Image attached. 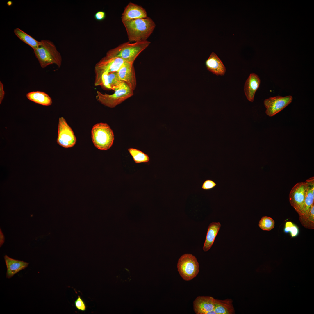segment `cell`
<instances>
[{
    "label": "cell",
    "mask_w": 314,
    "mask_h": 314,
    "mask_svg": "<svg viewBox=\"0 0 314 314\" xmlns=\"http://www.w3.org/2000/svg\"><path fill=\"white\" fill-rule=\"evenodd\" d=\"M299 216L300 221L303 226L310 229H314V204L307 213Z\"/></svg>",
    "instance_id": "7402d4cb"
},
{
    "label": "cell",
    "mask_w": 314,
    "mask_h": 314,
    "mask_svg": "<svg viewBox=\"0 0 314 314\" xmlns=\"http://www.w3.org/2000/svg\"><path fill=\"white\" fill-rule=\"evenodd\" d=\"M108 77L109 84L112 90L113 88L119 85L121 81L119 80L118 77L117 72L109 73Z\"/></svg>",
    "instance_id": "484cf974"
},
{
    "label": "cell",
    "mask_w": 314,
    "mask_h": 314,
    "mask_svg": "<svg viewBox=\"0 0 314 314\" xmlns=\"http://www.w3.org/2000/svg\"><path fill=\"white\" fill-rule=\"evenodd\" d=\"M106 14L105 12L102 11H99L97 12L95 14L94 17L95 19L97 21H101L104 20L106 18Z\"/></svg>",
    "instance_id": "f546056e"
},
{
    "label": "cell",
    "mask_w": 314,
    "mask_h": 314,
    "mask_svg": "<svg viewBox=\"0 0 314 314\" xmlns=\"http://www.w3.org/2000/svg\"><path fill=\"white\" fill-rule=\"evenodd\" d=\"M307 190V186L305 182H300L293 187L290 193V203L298 214L303 209Z\"/></svg>",
    "instance_id": "30bf717a"
},
{
    "label": "cell",
    "mask_w": 314,
    "mask_h": 314,
    "mask_svg": "<svg viewBox=\"0 0 314 314\" xmlns=\"http://www.w3.org/2000/svg\"><path fill=\"white\" fill-rule=\"evenodd\" d=\"M124 62L123 60L118 58L106 56L103 57L94 67V86H101L102 76L104 73L117 72Z\"/></svg>",
    "instance_id": "8992f818"
},
{
    "label": "cell",
    "mask_w": 314,
    "mask_h": 314,
    "mask_svg": "<svg viewBox=\"0 0 314 314\" xmlns=\"http://www.w3.org/2000/svg\"><path fill=\"white\" fill-rule=\"evenodd\" d=\"M193 307L196 314H216L214 310V298L212 297H197L193 302Z\"/></svg>",
    "instance_id": "7c38bea8"
},
{
    "label": "cell",
    "mask_w": 314,
    "mask_h": 314,
    "mask_svg": "<svg viewBox=\"0 0 314 314\" xmlns=\"http://www.w3.org/2000/svg\"><path fill=\"white\" fill-rule=\"evenodd\" d=\"M9 2H10V3H9V1H8V2H7V4H8V5H11V4H12V2H11V1H9Z\"/></svg>",
    "instance_id": "d6a6232c"
},
{
    "label": "cell",
    "mask_w": 314,
    "mask_h": 314,
    "mask_svg": "<svg viewBox=\"0 0 314 314\" xmlns=\"http://www.w3.org/2000/svg\"><path fill=\"white\" fill-rule=\"evenodd\" d=\"M34 53L41 67L54 64L59 68L61 66L62 57L55 45L49 40H42Z\"/></svg>",
    "instance_id": "7a4b0ae2"
},
{
    "label": "cell",
    "mask_w": 314,
    "mask_h": 314,
    "mask_svg": "<svg viewBox=\"0 0 314 314\" xmlns=\"http://www.w3.org/2000/svg\"><path fill=\"white\" fill-rule=\"evenodd\" d=\"M199 264L195 256L190 254L181 256L177 264L178 271L181 277L185 281L192 280L199 272Z\"/></svg>",
    "instance_id": "52a82bcc"
},
{
    "label": "cell",
    "mask_w": 314,
    "mask_h": 314,
    "mask_svg": "<svg viewBox=\"0 0 314 314\" xmlns=\"http://www.w3.org/2000/svg\"><path fill=\"white\" fill-rule=\"evenodd\" d=\"M221 226L219 222H213L209 225L203 247V250L204 252L207 251L211 247Z\"/></svg>",
    "instance_id": "d6986e66"
},
{
    "label": "cell",
    "mask_w": 314,
    "mask_h": 314,
    "mask_svg": "<svg viewBox=\"0 0 314 314\" xmlns=\"http://www.w3.org/2000/svg\"><path fill=\"white\" fill-rule=\"evenodd\" d=\"M231 299L220 300L214 299V310L216 314H234L235 313Z\"/></svg>",
    "instance_id": "ac0fdd59"
},
{
    "label": "cell",
    "mask_w": 314,
    "mask_h": 314,
    "mask_svg": "<svg viewBox=\"0 0 314 314\" xmlns=\"http://www.w3.org/2000/svg\"><path fill=\"white\" fill-rule=\"evenodd\" d=\"M26 96L30 100L42 105L49 106L52 103L51 97L44 92L40 91L31 92L27 93Z\"/></svg>",
    "instance_id": "ffe728a7"
},
{
    "label": "cell",
    "mask_w": 314,
    "mask_h": 314,
    "mask_svg": "<svg viewBox=\"0 0 314 314\" xmlns=\"http://www.w3.org/2000/svg\"><path fill=\"white\" fill-rule=\"evenodd\" d=\"M108 72H106L103 74L101 86L104 89L106 90H112L109 83L108 77Z\"/></svg>",
    "instance_id": "4316f807"
},
{
    "label": "cell",
    "mask_w": 314,
    "mask_h": 314,
    "mask_svg": "<svg viewBox=\"0 0 314 314\" xmlns=\"http://www.w3.org/2000/svg\"><path fill=\"white\" fill-rule=\"evenodd\" d=\"M207 69L213 74L217 75L223 76L226 72V69L223 63L217 56L212 52L205 62Z\"/></svg>",
    "instance_id": "2e32d148"
},
{
    "label": "cell",
    "mask_w": 314,
    "mask_h": 314,
    "mask_svg": "<svg viewBox=\"0 0 314 314\" xmlns=\"http://www.w3.org/2000/svg\"><path fill=\"white\" fill-rule=\"evenodd\" d=\"M75 305L77 309L82 311H85L86 309V306L85 302L78 296L77 299L75 301Z\"/></svg>",
    "instance_id": "83f0119b"
},
{
    "label": "cell",
    "mask_w": 314,
    "mask_h": 314,
    "mask_svg": "<svg viewBox=\"0 0 314 314\" xmlns=\"http://www.w3.org/2000/svg\"><path fill=\"white\" fill-rule=\"evenodd\" d=\"M292 99L291 95L276 96L265 99L264 104L266 108V113L270 117L274 115L290 104Z\"/></svg>",
    "instance_id": "9c48e42d"
},
{
    "label": "cell",
    "mask_w": 314,
    "mask_h": 314,
    "mask_svg": "<svg viewBox=\"0 0 314 314\" xmlns=\"http://www.w3.org/2000/svg\"><path fill=\"white\" fill-rule=\"evenodd\" d=\"M114 93L111 94H103L97 91V100L103 105L113 108L120 104L133 94V91L124 81H121L119 85L113 88Z\"/></svg>",
    "instance_id": "277c9868"
},
{
    "label": "cell",
    "mask_w": 314,
    "mask_h": 314,
    "mask_svg": "<svg viewBox=\"0 0 314 314\" xmlns=\"http://www.w3.org/2000/svg\"><path fill=\"white\" fill-rule=\"evenodd\" d=\"M148 40L124 43L108 50L106 56L120 58L124 61L134 63L138 56L150 44Z\"/></svg>",
    "instance_id": "3957f363"
},
{
    "label": "cell",
    "mask_w": 314,
    "mask_h": 314,
    "mask_svg": "<svg viewBox=\"0 0 314 314\" xmlns=\"http://www.w3.org/2000/svg\"><path fill=\"white\" fill-rule=\"evenodd\" d=\"M122 22L126 28L129 42H130L147 40L156 26L153 20L148 16L145 18Z\"/></svg>",
    "instance_id": "6da1fadb"
},
{
    "label": "cell",
    "mask_w": 314,
    "mask_h": 314,
    "mask_svg": "<svg viewBox=\"0 0 314 314\" xmlns=\"http://www.w3.org/2000/svg\"><path fill=\"white\" fill-rule=\"evenodd\" d=\"M216 185V183L213 181L211 179H207L203 183L201 188L204 190H210L214 188Z\"/></svg>",
    "instance_id": "f1b7e54d"
},
{
    "label": "cell",
    "mask_w": 314,
    "mask_h": 314,
    "mask_svg": "<svg viewBox=\"0 0 314 314\" xmlns=\"http://www.w3.org/2000/svg\"><path fill=\"white\" fill-rule=\"evenodd\" d=\"M284 231L286 233L290 232L292 237L296 236L299 233L297 226L290 221L287 222L286 223Z\"/></svg>",
    "instance_id": "d4e9b609"
},
{
    "label": "cell",
    "mask_w": 314,
    "mask_h": 314,
    "mask_svg": "<svg viewBox=\"0 0 314 314\" xmlns=\"http://www.w3.org/2000/svg\"><path fill=\"white\" fill-rule=\"evenodd\" d=\"M261 80L255 73H251L246 80L244 85V91L247 99L251 102L254 100L255 93L259 88Z\"/></svg>",
    "instance_id": "5bb4252c"
},
{
    "label": "cell",
    "mask_w": 314,
    "mask_h": 314,
    "mask_svg": "<svg viewBox=\"0 0 314 314\" xmlns=\"http://www.w3.org/2000/svg\"><path fill=\"white\" fill-rule=\"evenodd\" d=\"M76 141V138L71 128L63 117L59 119L57 143L65 148L74 146Z\"/></svg>",
    "instance_id": "ba28073f"
},
{
    "label": "cell",
    "mask_w": 314,
    "mask_h": 314,
    "mask_svg": "<svg viewBox=\"0 0 314 314\" xmlns=\"http://www.w3.org/2000/svg\"><path fill=\"white\" fill-rule=\"evenodd\" d=\"M5 241V237L2 231L0 229V247H1L4 243Z\"/></svg>",
    "instance_id": "1f68e13d"
},
{
    "label": "cell",
    "mask_w": 314,
    "mask_h": 314,
    "mask_svg": "<svg viewBox=\"0 0 314 314\" xmlns=\"http://www.w3.org/2000/svg\"><path fill=\"white\" fill-rule=\"evenodd\" d=\"M5 92L3 89V85L1 81H0V104H1L4 98Z\"/></svg>",
    "instance_id": "4dcf8cb0"
},
{
    "label": "cell",
    "mask_w": 314,
    "mask_h": 314,
    "mask_svg": "<svg viewBox=\"0 0 314 314\" xmlns=\"http://www.w3.org/2000/svg\"><path fill=\"white\" fill-rule=\"evenodd\" d=\"M275 222L271 218L265 216L263 217L260 220L258 224L259 227L263 230L270 231L273 229Z\"/></svg>",
    "instance_id": "cb8c5ba5"
},
{
    "label": "cell",
    "mask_w": 314,
    "mask_h": 314,
    "mask_svg": "<svg viewBox=\"0 0 314 314\" xmlns=\"http://www.w3.org/2000/svg\"><path fill=\"white\" fill-rule=\"evenodd\" d=\"M120 80L124 81L133 91L137 86V81L133 63L124 61L117 72Z\"/></svg>",
    "instance_id": "8fae6325"
},
{
    "label": "cell",
    "mask_w": 314,
    "mask_h": 314,
    "mask_svg": "<svg viewBox=\"0 0 314 314\" xmlns=\"http://www.w3.org/2000/svg\"><path fill=\"white\" fill-rule=\"evenodd\" d=\"M147 17L145 9L142 6L132 2H129L125 7L122 14V22Z\"/></svg>",
    "instance_id": "4fadbf2b"
},
{
    "label": "cell",
    "mask_w": 314,
    "mask_h": 314,
    "mask_svg": "<svg viewBox=\"0 0 314 314\" xmlns=\"http://www.w3.org/2000/svg\"><path fill=\"white\" fill-rule=\"evenodd\" d=\"M128 150L135 163H148L149 161L148 156L141 151L133 148H129Z\"/></svg>",
    "instance_id": "603a6c76"
},
{
    "label": "cell",
    "mask_w": 314,
    "mask_h": 314,
    "mask_svg": "<svg viewBox=\"0 0 314 314\" xmlns=\"http://www.w3.org/2000/svg\"><path fill=\"white\" fill-rule=\"evenodd\" d=\"M92 142L95 146L101 150H107L112 145L114 135L106 123H100L94 125L91 130Z\"/></svg>",
    "instance_id": "5b68a950"
},
{
    "label": "cell",
    "mask_w": 314,
    "mask_h": 314,
    "mask_svg": "<svg viewBox=\"0 0 314 314\" xmlns=\"http://www.w3.org/2000/svg\"><path fill=\"white\" fill-rule=\"evenodd\" d=\"M7 267L6 277L10 278L15 274L27 267L29 263L18 260L13 259L7 255L4 256Z\"/></svg>",
    "instance_id": "9a60e30c"
},
{
    "label": "cell",
    "mask_w": 314,
    "mask_h": 314,
    "mask_svg": "<svg viewBox=\"0 0 314 314\" xmlns=\"http://www.w3.org/2000/svg\"><path fill=\"white\" fill-rule=\"evenodd\" d=\"M15 34L22 41L30 46L33 50L37 49L40 42L18 28L14 30Z\"/></svg>",
    "instance_id": "44dd1931"
},
{
    "label": "cell",
    "mask_w": 314,
    "mask_h": 314,
    "mask_svg": "<svg viewBox=\"0 0 314 314\" xmlns=\"http://www.w3.org/2000/svg\"><path fill=\"white\" fill-rule=\"evenodd\" d=\"M307 186L306 194L303 209L299 214L301 215L307 213L312 206L314 204V177H311L306 180Z\"/></svg>",
    "instance_id": "e0dca14e"
}]
</instances>
